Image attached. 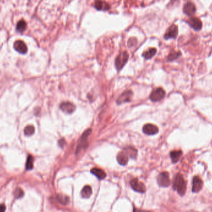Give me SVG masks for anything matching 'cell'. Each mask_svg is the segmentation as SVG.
Returning a JSON list of instances; mask_svg holds the SVG:
<instances>
[{"label": "cell", "mask_w": 212, "mask_h": 212, "mask_svg": "<svg viewBox=\"0 0 212 212\" xmlns=\"http://www.w3.org/2000/svg\"><path fill=\"white\" fill-rule=\"evenodd\" d=\"M166 95L165 91L161 88L154 89L149 96V99L153 102H158L162 100Z\"/></svg>", "instance_id": "obj_4"}, {"label": "cell", "mask_w": 212, "mask_h": 212, "mask_svg": "<svg viewBox=\"0 0 212 212\" xmlns=\"http://www.w3.org/2000/svg\"><path fill=\"white\" fill-rule=\"evenodd\" d=\"M58 144L61 147H63L64 145L66 144V142H65V139L64 138H61V140H60L59 141H58Z\"/></svg>", "instance_id": "obj_29"}, {"label": "cell", "mask_w": 212, "mask_h": 212, "mask_svg": "<svg viewBox=\"0 0 212 212\" xmlns=\"http://www.w3.org/2000/svg\"><path fill=\"white\" fill-rule=\"evenodd\" d=\"M92 130L89 128L88 130H85V132L83 133V135L81 136V138L79 140L77 148L76 149V154H78L80 151L82 149L85 148L87 146H88V140L89 136L91 133Z\"/></svg>", "instance_id": "obj_3"}, {"label": "cell", "mask_w": 212, "mask_h": 212, "mask_svg": "<svg viewBox=\"0 0 212 212\" xmlns=\"http://www.w3.org/2000/svg\"><path fill=\"white\" fill-rule=\"evenodd\" d=\"M182 154L181 150H174L170 153V157L173 163H176L180 159Z\"/></svg>", "instance_id": "obj_19"}, {"label": "cell", "mask_w": 212, "mask_h": 212, "mask_svg": "<svg viewBox=\"0 0 212 212\" xmlns=\"http://www.w3.org/2000/svg\"><path fill=\"white\" fill-rule=\"evenodd\" d=\"M133 96V92L131 90H127L124 91L122 94L117 99V103L118 104H122L125 102H129L131 101Z\"/></svg>", "instance_id": "obj_6"}, {"label": "cell", "mask_w": 212, "mask_h": 212, "mask_svg": "<svg viewBox=\"0 0 212 212\" xmlns=\"http://www.w3.org/2000/svg\"><path fill=\"white\" fill-rule=\"evenodd\" d=\"M14 195L16 198H19L24 196V192L21 188H17L15 190V192L14 193Z\"/></svg>", "instance_id": "obj_27"}, {"label": "cell", "mask_w": 212, "mask_h": 212, "mask_svg": "<svg viewBox=\"0 0 212 212\" xmlns=\"http://www.w3.org/2000/svg\"><path fill=\"white\" fill-rule=\"evenodd\" d=\"M60 109L67 114H71L76 110V106L70 102H63L60 104Z\"/></svg>", "instance_id": "obj_10"}, {"label": "cell", "mask_w": 212, "mask_h": 212, "mask_svg": "<svg viewBox=\"0 0 212 212\" xmlns=\"http://www.w3.org/2000/svg\"><path fill=\"white\" fill-rule=\"evenodd\" d=\"M128 58H129V55L128 52L126 51L121 52L117 56V58H115V65L118 71H119L120 70L122 69L123 67L127 62Z\"/></svg>", "instance_id": "obj_2"}, {"label": "cell", "mask_w": 212, "mask_h": 212, "mask_svg": "<svg viewBox=\"0 0 212 212\" xmlns=\"http://www.w3.org/2000/svg\"><path fill=\"white\" fill-rule=\"evenodd\" d=\"M187 22L190 25V26L195 30L198 31L202 29V23L201 21L197 17H192L189 19Z\"/></svg>", "instance_id": "obj_11"}, {"label": "cell", "mask_w": 212, "mask_h": 212, "mask_svg": "<svg viewBox=\"0 0 212 212\" xmlns=\"http://www.w3.org/2000/svg\"><path fill=\"white\" fill-rule=\"evenodd\" d=\"M203 187V182L202 179L198 176H195L192 180V192H198Z\"/></svg>", "instance_id": "obj_13"}, {"label": "cell", "mask_w": 212, "mask_h": 212, "mask_svg": "<svg viewBox=\"0 0 212 212\" xmlns=\"http://www.w3.org/2000/svg\"><path fill=\"white\" fill-rule=\"evenodd\" d=\"M33 167H34V158L31 155H29L26 162V169L31 170L32 169Z\"/></svg>", "instance_id": "obj_25"}, {"label": "cell", "mask_w": 212, "mask_h": 212, "mask_svg": "<svg viewBox=\"0 0 212 212\" xmlns=\"http://www.w3.org/2000/svg\"><path fill=\"white\" fill-rule=\"evenodd\" d=\"M130 185L132 189L136 192L144 193L146 191V187L145 184L140 182L137 179H133L130 182Z\"/></svg>", "instance_id": "obj_7"}, {"label": "cell", "mask_w": 212, "mask_h": 212, "mask_svg": "<svg viewBox=\"0 0 212 212\" xmlns=\"http://www.w3.org/2000/svg\"><path fill=\"white\" fill-rule=\"evenodd\" d=\"M178 34V27L176 25H172L168 29L164 35V39L167 40L169 39H176Z\"/></svg>", "instance_id": "obj_8"}, {"label": "cell", "mask_w": 212, "mask_h": 212, "mask_svg": "<svg viewBox=\"0 0 212 212\" xmlns=\"http://www.w3.org/2000/svg\"><path fill=\"white\" fill-rule=\"evenodd\" d=\"M6 206L4 204L0 205V212H5Z\"/></svg>", "instance_id": "obj_30"}, {"label": "cell", "mask_w": 212, "mask_h": 212, "mask_svg": "<svg viewBox=\"0 0 212 212\" xmlns=\"http://www.w3.org/2000/svg\"><path fill=\"white\" fill-rule=\"evenodd\" d=\"M134 212H148V211H141V210H139L135 209Z\"/></svg>", "instance_id": "obj_31"}, {"label": "cell", "mask_w": 212, "mask_h": 212, "mask_svg": "<svg viewBox=\"0 0 212 212\" xmlns=\"http://www.w3.org/2000/svg\"><path fill=\"white\" fill-rule=\"evenodd\" d=\"M94 7L99 11H107L110 8V6L108 3L102 1H97L95 3Z\"/></svg>", "instance_id": "obj_16"}, {"label": "cell", "mask_w": 212, "mask_h": 212, "mask_svg": "<svg viewBox=\"0 0 212 212\" xmlns=\"http://www.w3.org/2000/svg\"><path fill=\"white\" fill-rule=\"evenodd\" d=\"M27 28V24L26 21L24 20H21L17 22V26H16V30L19 32H23Z\"/></svg>", "instance_id": "obj_22"}, {"label": "cell", "mask_w": 212, "mask_h": 212, "mask_svg": "<svg viewBox=\"0 0 212 212\" xmlns=\"http://www.w3.org/2000/svg\"><path fill=\"white\" fill-rule=\"evenodd\" d=\"M57 199L61 204H63V205H66L70 202L69 198H68L66 195H63L61 194L57 195Z\"/></svg>", "instance_id": "obj_24"}, {"label": "cell", "mask_w": 212, "mask_h": 212, "mask_svg": "<svg viewBox=\"0 0 212 212\" xmlns=\"http://www.w3.org/2000/svg\"><path fill=\"white\" fill-rule=\"evenodd\" d=\"M81 194L83 198H88L92 195V188L89 185H86L84 186L83 189L81 192Z\"/></svg>", "instance_id": "obj_20"}, {"label": "cell", "mask_w": 212, "mask_h": 212, "mask_svg": "<svg viewBox=\"0 0 212 212\" xmlns=\"http://www.w3.org/2000/svg\"><path fill=\"white\" fill-rule=\"evenodd\" d=\"M91 172L96 176L99 179H104L106 177L105 172L101 169L94 167L91 170Z\"/></svg>", "instance_id": "obj_17"}, {"label": "cell", "mask_w": 212, "mask_h": 212, "mask_svg": "<svg viewBox=\"0 0 212 212\" xmlns=\"http://www.w3.org/2000/svg\"><path fill=\"white\" fill-rule=\"evenodd\" d=\"M14 48L17 52L21 54H25L27 52V47L23 41L17 40L14 43Z\"/></svg>", "instance_id": "obj_12"}, {"label": "cell", "mask_w": 212, "mask_h": 212, "mask_svg": "<svg viewBox=\"0 0 212 212\" xmlns=\"http://www.w3.org/2000/svg\"><path fill=\"white\" fill-rule=\"evenodd\" d=\"M156 48H149L148 50L145 51L143 53V57L147 60L150 59L156 54Z\"/></svg>", "instance_id": "obj_21"}, {"label": "cell", "mask_w": 212, "mask_h": 212, "mask_svg": "<svg viewBox=\"0 0 212 212\" xmlns=\"http://www.w3.org/2000/svg\"><path fill=\"white\" fill-rule=\"evenodd\" d=\"M123 151H124L127 154L129 158H131L132 159H135L136 158L137 150L135 148L132 146H127L125 148Z\"/></svg>", "instance_id": "obj_18"}, {"label": "cell", "mask_w": 212, "mask_h": 212, "mask_svg": "<svg viewBox=\"0 0 212 212\" xmlns=\"http://www.w3.org/2000/svg\"><path fill=\"white\" fill-rule=\"evenodd\" d=\"M128 44L130 47L135 45L136 44V39L135 38L130 39L128 40Z\"/></svg>", "instance_id": "obj_28"}, {"label": "cell", "mask_w": 212, "mask_h": 212, "mask_svg": "<svg viewBox=\"0 0 212 212\" xmlns=\"http://www.w3.org/2000/svg\"><path fill=\"white\" fill-rule=\"evenodd\" d=\"M128 158H129L128 156L124 151H120V153H118V154H117V159L118 163L122 166L126 165L128 163Z\"/></svg>", "instance_id": "obj_15"}, {"label": "cell", "mask_w": 212, "mask_h": 212, "mask_svg": "<svg viewBox=\"0 0 212 212\" xmlns=\"http://www.w3.org/2000/svg\"><path fill=\"white\" fill-rule=\"evenodd\" d=\"M180 55H181V53H180V52L172 51V52L170 53L169 56H168L167 60H168V61H173L174 60L178 58Z\"/></svg>", "instance_id": "obj_23"}, {"label": "cell", "mask_w": 212, "mask_h": 212, "mask_svg": "<svg viewBox=\"0 0 212 212\" xmlns=\"http://www.w3.org/2000/svg\"><path fill=\"white\" fill-rule=\"evenodd\" d=\"M143 131L144 133L148 135H154L157 134L159 132V129L157 126L153 124L147 123L143 127Z\"/></svg>", "instance_id": "obj_9"}, {"label": "cell", "mask_w": 212, "mask_h": 212, "mask_svg": "<svg viewBox=\"0 0 212 212\" xmlns=\"http://www.w3.org/2000/svg\"><path fill=\"white\" fill-rule=\"evenodd\" d=\"M173 187L177 190L178 194L180 196H183L186 191V182L183 176L180 174H177L174 179Z\"/></svg>", "instance_id": "obj_1"}, {"label": "cell", "mask_w": 212, "mask_h": 212, "mask_svg": "<svg viewBox=\"0 0 212 212\" xmlns=\"http://www.w3.org/2000/svg\"><path fill=\"white\" fill-rule=\"evenodd\" d=\"M183 11L186 15L192 16L195 14L196 11V7L194 3H192V2H188L184 5Z\"/></svg>", "instance_id": "obj_14"}, {"label": "cell", "mask_w": 212, "mask_h": 212, "mask_svg": "<svg viewBox=\"0 0 212 212\" xmlns=\"http://www.w3.org/2000/svg\"><path fill=\"white\" fill-rule=\"evenodd\" d=\"M35 128L32 125H28L24 129V133L27 136H31L34 133Z\"/></svg>", "instance_id": "obj_26"}, {"label": "cell", "mask_w": 212, "mask_h": 212, "mask_svg": "<svg viewBox=\"0 0 212 212\" xmlns=\"http://www.w3.org/2000/svg\"><path fill=\"white\" fill-rule=\"evenodd\" d=\"M158 182L161 187H166L169 186L171 184V180L169 173L167 172L161 173L158 177Z\"/></svg>", "instance_id": "obj_5"}]
</instances>
